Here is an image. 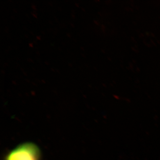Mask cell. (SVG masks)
<instances>
[{
	"instance_id": "1",
	"label": "cell",
	"mask_w": 160,
	"mask_h": 160,
	"mask_svg": "<svg viewBox=\"0 0 160 160\" xmlns=\"http://www.w3.org/2000/svg\"><path fill=\"white\" fill-rule=\"evenodd\" d=\"M41 150L35 144L26 142L12 150L5 160H41Z\"/></svg>"
}]
</instances>
